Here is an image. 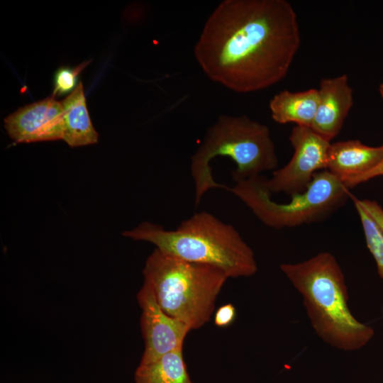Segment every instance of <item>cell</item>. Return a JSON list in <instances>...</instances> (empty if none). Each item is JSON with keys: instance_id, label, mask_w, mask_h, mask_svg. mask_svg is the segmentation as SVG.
Listing matches in <instances>:
<instances>
[{"instance_id": "cell-19", "label": "cell", "mask_w": 383, "mask_h": 383, "mask_svg": "<svg viewBox=\"0 0 383 383\" xmlns=\"http://www.w3.org/2000/svg\"><path fill=\"white\" fill-rule=\"evenodd\" d=\"M383 175V160L381 162L370 172L359 176L347 182L345 186L348 188L353 187L360 183L368 181L374 177Z\"/></svg>"}, {"instance_id": "cell-14", "label": "cell", "mask_w": 383, "mask_h": 383, "mask_svg": "<svg viewBox=\"0 0 383 383\" xmlns=\"http://www.w3.org/2000/svg\"><path fill=\"white\" fill-rule=\"evenodd\" d=\"M182 348L167 353L157 360L140 365L135 374V383H194L187 372Z\"/></svg>"}, {"instance_id": "cell-6", "label": "cell", "mask_w": 383, "mask_h": 383, "mask_svg": "<svg viewBox=\"0 0 383 383\" xmlns=\"http://www.w3.org/2000/svg\"><path fill=\"white\" fill-rule=\"evenodd\" d=\"M228 191L238 197L262 223L275 229L322 220L350 196L348 188L326 170L316 172L306 189L292 196L287 203L271 199L265 178L261 175L236 182Z\"/></svg>"}, {"instance_id": "cell-8", "label": "cell", "mask_w": 383, "mask_h": 383, "mask_svg": "<svg viewBox=\"0 0 383 383\" xmlns=\"http://www.w3.org/2000/svg\"><path fill=\"white\" fill-rule=\"evenodd\" d=\"M144 350L140 365L151 363L165 354L183 347L191 331L183 322L168 316L160 306L151 287L143 282L137 294Z\"/></svg>"}, {"instance_id": "cell-7", "label": "cell", "mask_w": 383, "mask_h": 383, "mask_svg": "<svg viewBox=\"0 0 383 383\" xmlns=\"http://www.w3.org/2000/svg\"><path fill=\"white\" fill-rule=\"evenodd\" d=\"M289 141L294 154L283 167L277 169L265 184L270 193L283 192L291 196L304 192L313 175L321 169H326L330 142L311 128L295 126Z\"/></svg>"}, {"instance_id": "cell-16", "label": "cell", "mask_w": 383, "mask_h": 383, "mask_svg": "<svg viewBox=\"0 0 383 383\" xmlns=\"http://www.w3.org/2000/svg\"><path fill=\"white\" fill-rule=\"evenodd\" d=\"M87 63L89 62H85L73 70L62 69L59 70L55 76V89L52 97L71 90L75 85L77 75L85 67Z\"/></svg>"}, {"instance_id": "cell-12", "label": "cell", "mask_w": 383, "mask_h": 383, "mask_svg": "<svg viewBox=\"0 0 383 383\" xmlns=\"http://www.w3.org/2000/svg\"><path fill=\"white\" fill-rule=\"evenodd\" d=\"M61 104L64 122L62 140L70 147L96 143L99 135L89 117L82 82L61 101Z\"/></svg>"}, {"instance_id": "cell-11", "label": "cell", "mask_w": 383, "mask_h": 383, "mask_svg": "<svg viewBox=\"0 0 383 383\" xmlns=\"http://www.w3.org/2000/svg\"><path fill=\"white\" fill-rule=\"evenodd\" d=\"M382 160L383 144L372 147L358 140L338 141L330 145L326 170L345 184L374 169Z\"/></svg>"}, {"instance_id": "cell-4", "label": "cell", "mask_w": 383, "mask_h": 383, "mask_svg": "<svg viewBox=\"0 0 383 383\" xmlns=\"http://www.w3.org/2000/svg\"><path fill=\"white\" fill-rule=\"evenodd\" d=\"M216 157H229L236 165L232 171L236 182L276 170L279 161L269 128L245 115H221L211 126L200 145L191 157V175L197 206L209 190L228 187L216 182L211 161Z\"/></svg>"}, {"instance_id": "cell-20", "label": "cell", "mask_w": 383, "mask_h": 383, "mask_svg": "<svg viewBox=\"0 0 383 383\" xmlns=\"http://www.w3.org/2000/svg\"><path fill=\"white\" fill-rule=\"evenodd\" d=\"M378 90H379L380 96L383 99V82L380 83Z\"/></svg>"}, {"instance_id": "cell-17", "label": "cell", "mask_w": 383, "mask_h": 383, "mask_svg": "<svg viewBox=\"0 0 383 383\" xmlns=\"http://www.w3.org/2000/svg\"><path fill=\"white\" fill-rule=\"evenodd\" d=\"M236 318V309L232 304L219 307L214 315V323L217 327L226 328L233 323Z\"/></svg>"}, {"instance_id": "cell-18", "label": "cell", "mask_w": 383, "mask_h": 383, "mask_svg": "<svg viewBox=\"0 0 383 383\" xmlns=\"http://www.w3.org/2000/svg\"><path fill=\"white\" fill-rule=\"evenodd\" d=\"M353 201L357 202L383 230V209L374 201L363 199L360 200L351 196Z\"/></svg>"}, {"instance_id": "cell-9", "label": "cell", "mask_w": 383, "mask_h": 383, "mask_svg": "<svg viewBox=\"0 0 383 383\" xmlns=\"http://www.w3.org/2000/svg\"><path fill=\"white\" fill-rule=\"evenodd\" d=\"M4 127L16 143L62 140L61 101L52 96L25 106L4 119Z\"/></svg>"}, {"instance_id": "cell-1", "label": "cell", "mask_w": 383, "mask_h": 383, "mask_svg": "<svg viewBox=\"0 0 383 383\" xmlns=\"http://www.w3.org/2000/svg\"><path fill=\"white\" fill-rule=\"evenodd\" d=\"M301 45L296 11L286 0H224L206 21L195 58L211 80L239 93L282 80Z\"/></svg>"}, {"instance_id": "cell-3", "label": "cell", "mask_w": 383, "mask_h": 383, "mask_svg": "<svg viewBox=\"0 0 383 383\" xmlns=\"http://www.w3.org/2000/svg\"><path fill=\"white\" fill-rule=\"evenodd\" d=\"M122 235L151 243L183 260L216 267L228 278L250 277L257 271L254 252L238 231L206 211L194 213L174 230L144 221Z\"/></svg>"}, {"instance_id": "cell-13", "label": "cell", "mask_w": 383, "mask_h": 383, "mask_svg": "<svg viewBox=\"0 0 383 383\" xmlns=\"http://www.w3.org/2000/svg\"><path fill=\"white\" fill-rule=\"evenodd\" d=\"M318 103V89L302 91L283 90L270 101L272 119L280 124L296 123L311 128Z\"/></svg>"}, {"instance_id": "cell-15", "label": "cell", "mask_w": 383, "mask_h": 383, "mask_svg": "<svg viewBox=\"0 0 383 383\" xmlns=\"http://www.w3.org/2000/svg\"><path fill=\"white\" fill-rule=\"evenodd\" d=\"M353 203L360 218L367 246L376 262L378 274L383 279V230L357 202Z\"/></svg>"}, {"instance_id": "cell-10", "label": "cell", "mask_w": 383, "mask_h": 383, "mask_svg": "<svg viewBox=\"0 0 383 383\" xmlns=\"http://www.w3.org/2000/svg\"><path fill=\"white\" fill-rule=\"evenodd\" d=\"M318 103L311 128L330 142L342 129L353 104V90L343 74L321 80Z\"/></svg>"}, {"instance_id": "cell-2", "label": "cell", "mask_w": 383, "mask_h": 383, "mask_svg": "<svg viewBox=\"0 0 383 383\" xmlns=\"http://www.w3.org/2000/svg\"><path fill=\"white\" fill-rule=\"evenodd\" d=\"M282 272L301 294L311 324L323 341L343 351L366 345L373 328L357 321L349 309L343 272L335 257L320 252L298 263H284Z\"/></svg>"}, {"instance_id": "cell-5", "label": "cell", "mask_w": 383, "mask_h": 383, "mask_svg": "<svg viewBox=\"0 0 383 383\" xmlns=\"http://www.w3.org/2000/svg\"><path fill=\"white\" fill-rule=\"evenodd\" d=\"M143 274L162 309L190 330L210 321L228 278L216 267L185 261L157 248L147 258Z\"/></svg>"}]
</instances>
